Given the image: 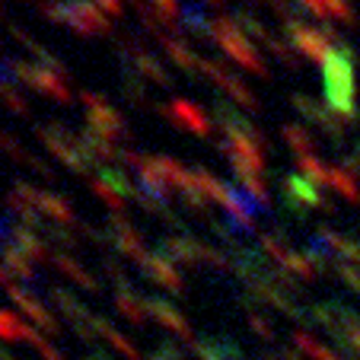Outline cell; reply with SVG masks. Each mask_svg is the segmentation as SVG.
Returning <instances> with one entry per match:
<instances>
[{"label": "cell", "instance_id": "1", "mask_svg": "<svg viewBox=\"0 0 360 360\" xmlns=\"http://www.w3.org/2000/svg\"><path fill=\"white\" fill-rule=\"evenodd\" d=\"M322 86H326V102L335 115L354 122L357 118V83H354V51L351 45L332 51L322 64Z\"/></svg>", "mask_w": 360, "mask_h": 360}, {"label": "cell", "instance_id": "2", "mask_svg": "<svg viewBox=\"0 0 360 360\" xmlns=\"http://www.w3.org/2000/svg\"><path fill=\"white\" fill-rule=\"evenodd\" d=\"M211 32H214V45H217L230 61H236L239 68H245L255 77H265L268 80V64L262 61V55L255 51V45H252L249 35L239 29L236 16H214Z\"/></svg>", "mask_w": 360, "mask_h": 360}, {"label": "cell", "instance_id": "3", "mask_svg": "<svg viewBox=\"0 0 360 360\" xmlns=\"http://www.w3.org/2000/svg\"><path fill=\"white\" fill-rule=\"evenodd\" d=\"M80 99L86 105V131H93L96 137H105V141H131V128L122 118V112H115L105 102L102 93H93V89H80Z\"/></svg>", "mask_w": 360, "mask_h": 360}, {"label": "cell", "instance_id": "4", "mask_svg": "<svg viewBox=\"0 0 360 360\" xmlns=\"http://www.w3.org/2000/svg\"><path fill=\"white\" fill-rule=\"evenodd\" d=\"M153 112H157L163 122H169L172 128H185V131H191V134H198V137L211 134V118L204 115L201 105H195V102H188V99L160 102V105H153Z\"/></svg>", "mask_w": 360, "mask_h": 360}, {"label": "cell", "instance_id": "5", "mask_svg": "<svg viewBox=\"0 0 360 360\" xmlns=\"http://www.w3.org/2000/svg\"><path fill=\"white\" fill-rule=\"evenodd\" d=\"M64 26H70L77 35H109V16L96 7L93 0H64Z\"/></svg>", "mask_w": 360, "mask_h": 360}, {"label": "cell", "instance_id": "6", "mask_svg": "<svg viewBox=\"0 0 360 360\" xmlns=\"http://www.w3.org/2000/svg\"><path fill=\"white\" fill-rule=\"evenodd\" d=\"M284 35H287V41H290L293 51H297V55H303V58H309V61L326 64V61H328V55L335 51V48L328 45L326 35H322L319 29L306 26L303 20L287 22V26H284Z\"/></svg>", "mask_w": 360, "mask_h": 360}, {"label": "cell", "instance_id": "7", "mask_svg": "<svg viewBox=\"0 0 360 360\" xmlns=\"http://www.w3.org/2000/svg\"><path fill=\"white\" fill-rule=\"evenodd\" d=\"M147 306H150V319L157 322V326H163L166 332H172L176 338H182L188 347L198 345V338H195V332H191V326L185 322V316L179 313V309L169 303V300H163V297H147Z\"/></svg>", "mask_w": 360, "mask_h": 360}, {"label": "cell", "instance_id": "8", "mask_svg": "<svg viewBox=\"0 0 360 360\" xmlns=\"http://www.w3.org/2000/svg\"><path fill=\"white\" fill-rule=\"evenodd\" d=\"M10 300H13L16 306H20L22 313H26V319L32 322L35 328H41V332H48V335H58L61 332V326H58V319L51 313H48L45 309V303H41L39 297H35V293H29V290H22L20 284H13L10 287Z\"/></svg>", "mask_w": 360, "mask_h": 360}, {"label": "cell", "instance_id": "9", "mask_svg": "<svg viewBox=\"0 0 360 360\" xmlns=\"http://www.w3.org/2000/svg\"><path fill=\"white\" fill-rule=\"evenodd\" d=\"M300 7V13H309L319 22H345V26H357V10L347 0H293Z\"/></svg>", "mask_w": 360, "mask_h": 360}, {"label": "cell", "instance_id": "10", "mask_svg": "<svg viewBox=\"0 0 360 360\" xmlns=\"http://www.w3.org/2000/svg\"><path fill=\"white\" fill-rule=\"evenodd\" d=\"M284 201L303 204V207H319V211H326L335 217V204L322 195V188H316L313 182H306V179L297 176V172L284 179Z\"/></svg>", "mask_w": 360, "mask_h": 360}, {"label": "cell", "instance_id": "11", "mask_svg": "<svg viewBox=\"0 0 360 360\" xmlns=\"http://www.w3.org/2000/svg\"><path fill=\"white\" fill-rule=\"evenodd\" d=\"M160 255L172 262V265H182V268H198L201 265V239L188 236H166L160 239Z\"/></svg>", "mask_w": 360, "mask_h": 360}, {"label": "cell", "instance_id": "12", "mask_svg": "<svg viewBox=\"0 0 360 360\" xmlns=\"http://www.w3.org/2000/svg\"><path fill=\"white\" fill-rule=\"evenodd\" d=\"M29 89H35V93H45L51 96L55 102H61V105H70L74 102V96H70V86L68 80H64L61 74H55L51 68H45V64L35 61L32 64V74H29Z\"/></svg>", "mask_w": 360, "mask_h": 360}, {"label": "cell", "instance_id": "13", "mask_svg": "<svg viewBox=\"0 0 360 360\" xmlns=\"http://www.w3.org/2000/svg\"><path fill=\"white\" fill-rule=\"evenodd\" d=\"M141 271L147 274L153 284L166 287L169 293H182V274H179V265H172L166 255H160V252H150L147 259H143Z\"/></svg>", "mask_w": 360, "mask_h": 360}, {"label": "cell", "instance_id": "14", "mask_svg": "<svg viewBox=\"0 0 360 360\" xmlns=\"http://www.w3.org/2000/svg\"><path fill=\"white\" fill-rule=\"evenodd\" d=\"M115 306H118V313H122L124 319L131 322V326H137V328L147 326L150 306H147V300L137 297L131 287H118V290H115Z\"/></svg>", "mask_w": 360, "mask_h": 360}, {"label": "cell", "instance_id": "15", "mask_svg": "<svg viewBox=\"0 0 360 360\" xmlns=\"http://www.w3.org/2000/svg\"><path fill=\"white\" fill-rule=\"evenodd\" d=\"M153 39H157V45L163 48V51L172 58V61H176L179 70H185V74L195 77V70H198V64H201V58H198L182 39H172V35H166V32H157Z\"/></svg>", "mask_w": 360, "mask_h": 360}, {"label": "cell", "instance_id": "16", "mask_svg": "<svg viewBox=\"0 0 360 360\" xmlns=\"http://www.w3.org/2000/svg\"><path fill=\"white\" fill-rule=\"evenodd\" d=\"M51 265H55L61 274H68V278L74 281V284H80L83 290H93V293H99V281H96L93 274H89L86 268H83L80 262L74 259V255H68V252H55V262H51Z\"/></svg>", "mask_w": 360, "mask_h": 360}, {"label": "cell", "instance_id": "17", "mask_svg": "<svg viewBox=\"0 0 360 360\" xmlns=\"http://www.w3.org/2000/svg\"><path fill=\"white\" fill-rule=\"evenodd\" d=\"M128 68H134L137 74L143 77V80H153L157 86H163V89H172V74L163 68V64L157 61V58L150 55V51H143V55H137V58H131V61H124Z\"/></svg>", "mask_w": 360, "mask_h": 360}, {"label": "cell", "instance_id": "18", "mask_svg": "<svg viewBox=\"0 0 360 360\" xmlns=\"http://www.w3.org/2000/svg\"><path fill=\"white\" fill-rule=\"evenodd\" d=\"M48 293H51V300H55L58 309H61V313L70 319V326H86V322H93V313H89V309L74 297V293L61 290V287H51Z\"/></svg>", "mask_w": 360, "mask_h": 360}, {"label": "cell", "instance_id": "19", "mask_svg": "<svg viewBox=\"0 0 360 360\" xmlns=\"http://www.w3.org/2000/svg\"><path fill=\"white\" fill-rule=\"evenodd\" d=\"M0 255H4V268L10 271V278L13 281H22V284H35L39 281V274H35L32 262L22 255L16 245H7V249H0Z\"/></svg>", "mask_w": 360, "mask_h": 360}, {"label": "cell", "instance_id": "20", "mask_svg": "<svg viewBox=\"0 0 360 360\" xmlns=\"http://www.w3.org/2000/svg\"><path fill=\"white\" fill-rule=\"evenodd\" d=\"M328 185H332L335 191H338L345 201H351V204H360V185H357V176H354L347 166H341V163H335V166H328Z\"/></svg>", "mask_w": 360, "mask_h": 360}, {"label": "cell", "instance_id": "21", "mask_svg": "<svg viewBox=\"0 0 360 360\" xmlns=\"http://www.w3.org/2000/svg\"><path fill=\"white\" fill-rule=\"evenodd\" d=\"M93 328H96V332H99V338H105V341H109V345L115 347V351L122 354V357H128V360H141V354H137V347L131 345V341L124 338V335L118 332V328L112 326L109 319H102V316H93Z\"/></svg>", "mask_w": 360, "mask_h": 360}, {"label": "cell", "instance_id": "22", "mask_svg": "<svg viewBox=\"0 0 360 360\" xmlns=\"http://www.w3.org/2000/svg\"><path fill=\"white\" fill-rule=\"evenodd\" d=\"M35 328L29 326L26 319H20L16 313H7V309H0V338L4 341H32L35 338Z\"/></svg>", "mask_w": 360, "mask_h": 360}, {"label": "cell", "instance_id": "23", "mask_svg": "<svg viewBox=\"0 0 360 360\" xmlns=\"http://www.w3.org/2000/svg\"><path fill=\"white\" fill-rule=\"evenodd\" d=\"M122 89H124V99L131 102V105H134V109H153V105H150V99H147V86H143V77L137 74L134 68H128V64H124V74H122Z\"/></svg>", "mask_w": 360, "mask_h": 360}, {"label": "cell", "instance_id": "24", "mask_svg": "<svg viewBox=\"0 0 360 360\" xmlns=\"http://www.w3.org/2000/svg\"><path fill=\"white\" fill-rule=\"evenodd\" d=\"M182 29H188L195 39L207 41V45H214V32H211V20L204 16L201 7H195V4H185L182 7Z\"/></svg>", "mask_w": 360, "mask_h": 360}, {"label": "cell", "instance_id": "25", "mask_svg": "<svg viewBox=\"0 0 360 360\" xmlns=\"http://www.w3.org/2000/svg\"><path fill=\"white\" fill-rule=\"evenodd\" d=\"M281 134H284V141H287V147L297 153V160L300 157H313V150H316V141H313V134L303 128L300 122H290V124H284L281 128Z\"/></svg>", "mask_w": 360, "mask_h": 360}, {"label": "cell", "instance_id": "26", "mask_svg": "<svg viewBox=\"0 0 360 360\" xmlns=\"http://www.w3.org/2000/svg\"><path fill=\"white\" fill-rule=\"evenodd\" d=\"M259 252L265 255L268 262H274V268H281L287 259H290V245H287V239L281 236V233H262L259 236Z\"/></svg>", "mask_w": 360, "mask_h": 360}, {"label": "cell", "instance_id": "27", "mask_svg": "<svg viewBox=\"0 0 360 360\" xmlns=\"http://www.w3.org/2000/svg\"><path fill=\"white\" fill-rule=\"evenodd\" d=\"M297 176H303L306 182H313L316 188H326L328 185V166L322 163L319 157H300L297 160Z\"/></svg>", "mask_w": 360, "mask_h": 360}, {"label": "cell", "instance_id": "28", "mask_svg": "<svg viewBox=\"0 0 360 360\" xmlns=\"http://www.w3.org/2000/svg\"><path fill=\"white\" fill-rule=\"evenodd\" d=\"M290 105L303 115V122H309V124H322V118H326V105H319L316 99H309V96H303V93H290Z\"/></svg>", "mask_w": 360, "mask_h": 360}, {"label": "cell", "instance_id": "29", "mask_svg": "<svg viewBox=\"0 0 360 360\" xmlns=\"http://www.w3.org/2000/svg\"><path fill=\"white\" fill-rule=\"evenodd\" d=\"M281 268H284V271H290L297 281H316V278H319V271H316V265L309 262V255H306V252H297V249L290 252V259H287Z\"/></svg>", "mask_w": 360, "mask_h": 360}, {"label": "cell", "instance_id": "30", "mask_svg": "<svg viewBox=\"0 0 360 360\" xmlns=\"http://www.w3.org/2000/svg\"><path fill=\"white\" fill-rule=\"evenodd\" d=\"M0 150H4L10 160H16V163L29 166V169H32L35 160H39V157H32V153H26V150H22V143L16 141V137H10L7 131H0Z\"/></svg>", "mask_w": 360, "mask_h": 360}, {"label": "cell", "instance_id": "31", "mask_svg": "<svg viewBox=\"0 0 360 360\" xmlns=\"http://www.w3.org/2000/svg\"><path fill=\"white\" fill-rule=\"evenodd\" d=\"M0 102L16 115H29V102L22 99L20 86H13V83H0Z\"/></svg>", "mask_w": 360, "mask_h": 360}, {"label": "cell", "instance_id": "32", "mask_svg": "<svg viewBox=\"0 0 360 360\" xmlns=\"http://www.w3.org/2000/svg\"><path fill=\"white\" fill-rule=\"evenodd\" d=\"M268 51H271L274 58H278L281 64H284L287 70H300V55L290 48V41H281V39H271V45H268Z\"/></svg>", "mask_w": 360, "mask_h": 360}, {"label": "cell", "instance_id": "33", "mask_svg": "<svg viewBox=\"0 0 360 360\" xmlns=\"http://www.w3.org/2000/svg\"><path fill=\"white\" fill-rule=\"evenodd\" d=\"M335 274L341 278V284L351 287V290L360 297V268H357V265H347V262H338V259H335Z\"/></svg>", "mask_w": 360, "mask_h": 360}, {"label": "cell", "instance_id": "34", "mask_svg": "<svg viewBox=\"0 0 360 360\" xmlns=\"http://www.w3.org/2000/svg\"><path fill=\"white\" fill-rule=\"evenodd\" d=\"M249 328L259 335L262 341H274V338H278V332H274L271 319H268V316H262L259 309H255V313H249Z\"/></svg>", "mask_w": 360, "mask_h": 360}, {"label": "cell", "instance_id": "35", "mask_svg": "<svg viewBox=\"0 0 360 360\" xmlns=\"http://www.w3.org/2000/svg\"><path fill=\"white\" fill-rule=\"evenodd\" d=\"M35 7H39V13L45 16L48 22H58V26H64V0H39Z\"/></svg>", "mask_w": 360, "mask_h": 360}, {"label": "cell", "instance_id": "36", "mask_svg": "<svg viewBox=\"0 0 360 360\" xmlns=\"http://www.w3.org/2000/svg\"><path fill=\"white\" fill-rule=\"evenodd\" d=\"M29 345H32L35 351L41 354V360H64V354L58 351V347L51 345V341H45V338H41V335H35V338L29 341Z\"/></svg>", "mask_w": 360, "mask_h": 360}, {"label": "cell", "instance_id": "37", "mask_svg": "<svg viewBox=\"0 0 360 360\" xmlns=\"http://www.w3.org/2000/svg\"><path fill=\"white\" fill-rule=\"evenodd\" d=\"M150 360H185V357H182V351H179V347H172L169 341H163L157 351L150 354Z\"/></svg>", "mask_w": 360, "mask_h": 360}, {"label": "cell", "instance_id": "38", "mask_svg": "<svg viewBox=\"0 0 360 360\" xmlns=\"http://www.w3.org/2000/svg\"><path fill=\"white\" fill-rule=\"evenodd\" d=\"M93 4H96V7H99L105 16H122V10H124L122 0H93Z\"/></svg>", "mask_w": 360, "mask_h": 360}, {"label": "cell", "instance_id": "39", "mask_svg": "<svg viewBox=\"0 0 360 360\" xmlns=\"http://www.w3.org/2000/svg\"><path fill=\"white\" fill-rule=\"evenodd\" d=\"M13 284H16V281L10 278V271H7V268H4V262H0V287H4V290H10V287H13Z\"/></svg>", "mask_w": 360, "mask_h": 360}, {"label": "cell", "instance_id": "40", "mask_svg": "<svg viewBox=\"0 0 360 360\" xmlns=\"http://www.w3.org/2000/svg\"><path fill=\"white\" fill-rule=\"evenodd\" d=\"M83 360H105V354H102V351H96V354H86V357H83Z\"/></svg>", "mask_w": 360, "mask_h": 360}, {"label": "cell", "instance_id": "41", "mask_svg": "<svg viewBox=\"0 0 360 360\" xmlns=\"http://www.w3.org/2000/svg\"><path fill=\"white\" fill-rule=\"evenodd\" d=\"M351 160H354V163H357V169H360V143H357V147H354V153H351Z\"/></svg>", "mask_w": 360, "mask_h": 360}, {"label": "cell", "instance_id": "42", "mask_svg": "<svg viewBox=\"0 0 360 360\" xmlns=\"http://www.w3.org/2000/svg\"><path fill=\"white\" fill-rule=\"evenodd\" d=\"M265 360H287V357H284V351H278V354H265Z\"/></svg>", "mask_w": 360, "mask_h": 360}, {"label": "cell", "instance_id": "43", "mask_svg": "<svg viewBox=\"0 0 360 360\" xmlns=\"http://www.w3.org/2000/svg\"><path fill=\"white\" fill-rule=\"evenodd\" d=\"M204 4H211V7H217V10H224V4H226V0H204Z\"/></svg>", "mask_w": 360, "mask_h": 360}, {"label": "cell", "instance_id": "44", "mask_svg": "<svg viewBox=\"0 0 360 360\" xmlns=\"http://www.w3.org/2000/svg\"><path fill=\"white\" fill-rule=\"evenodd\" d=\"M131 4H137V0H131Z\"/></svg>", "mask_w": 360, "mask_h": 360}]
</instances>
